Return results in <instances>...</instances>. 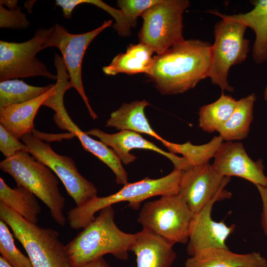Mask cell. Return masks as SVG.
Wrapping results in <instances>:
<instances>
[{"instance_id":"4fadbf2b","label":"cell","mask_w":267,"mask_h":267,"mask_svg":"<svg viewBox=\"0 0 267 267\" xmlns=\"http://www.w3.org/2000/svg\"><path fill=\"white\" fill-rule=\"evenodd\" d=\"M230 180L208 163L183 171L178 193L196 214L214 198H230L232 194L225 187Z\"/></svg>"},{"instance_id":"8fae6325","label":"cell","mask_w":267,"mask_h":267,"mask_svg":"<svg viewBox=\"0 0 267 267\" xmlns=\"http://www.w3.org/2000/svg\"><path fill=\"white\" fill-rule=\"evenodd\" d=\"M112 20L104 21L97 28L87 33L74 34L70 33L62 25L56 24L44 45L58 48L62 53L64 65L70 77L72 88H75L83 99L89 115L97 118L85 94L82 78V66L85 52L91 41L102 31L110 26Z\"/></svg>"},{"instance_id":"8992f818","label":"cell","mask_w":267,"mask_h":267,"mask_svg":"<svg viewBox=\"0 0 267 267\" xmlns=\"http://www.w3.org/2000/svg\"><path fill=\"white\" fill-rule=\"evenodd\" d=\"M194 214L184 198L178 193L161 196L158 199L145 202L137 221L142 229L174 245L188 243Z\"/></svg>"},{"instance_id":"83f0119b","label":"cell","mask_w":267,"mask_h":267,"mask_svg":"<svg viewBox=\"0 0 267 267\" xmlns=\"http://www.w3.org/2000/svg\"><path fill=\"white\" fill-rule=\"evenodd\" d=\"M83 3L95 5L110 14L116 21V23L113 25V27L119 35L127 37L131 35V28L128 25L121 10L113 8L101 0H57L55 1L56 6L61 7L63 16L67 19L71 18L72 13L75 7Z\"/></svg>"},{"instance_id":"ffe728a7","label":"cell","mask_w":267,"mask_h":267,"mask_svg":"<svg viewBox=\"0 0 267 267\" xmlns=\"http://www.w3.org/2000/svg\"><path fill=\"white\" fill-rule=\"evenodd\" d=\"M56 84L42 95L26 102L7 106L0 110V125L16 138L32 134L34 119L44 102L56 91Z\"/></svg>"},{"instance_id":"1f68e13d","label":"cell","mask_w":267,"mask_h":267,"mask_svg":"<svg viewBox=\"0 0 267 267\" xmlns=\"http://www.w3.org/2000/svg\"><path fill=\"white\" fill-rule=\"evenodd\" d=\"M0 150L7 158L19 152L28 151V148L0 125Z\"/></svg>"},{"instance_id":"7c38bea8","label":"cell","mask_w":267,"mask_h":267,"mask_svg":"<svg viewBox=\"0 0 267 267\" xmlns=\"http://www.w3.org/2000/svg\"><path fill=\"white\" fill-rule=\"evenodd\" d=\"M57 82L55 92L43 104L55 111L53 120L61 130L67 131L76 136L84 149L94 155L105 164L113 173L120 172L123 165L121 161L110 147L101 141L90 137L82 131L72 120L64 104V95L68 89L72 88L70 77L67 70L60 68L57 70Z\"/></svg>"},{"instance_id":"ac0fdd59","label":"cell","mask_w":267,"mask_h":267,"mask_svg":"<svg viewBox=\"0 0 267 267\" xmlns=\"http://www.w3.org/2000/svg\"><path fill=\"white\" fill-rule=\"evenodd\" d=\"M173 246L142 229L135 233L131 251L136 256V267H171L177 258Z\"/></svg>"},{"instance_id":"52a82bcc","label":"cell","mask_w":267,"mask_h":267,"mask_svg":"<svg viewBox=\"0 0 267 267\" xmlns=\"http://www.w3.org/2000/svg\"><path fill=\"white\" fill-rule=\"evenodd\" d=\"M189 5L187 0H161L148 8L141 16L139 43L158 55L184 41L183 13Z\"/></svg>"},{"instance_id":"cb8c5ba5","label":"cell","mask_w":267,"mask_h":267,"mask_svg":"<svg viewBox=\"0 0 267 267\" xmlns=\"http://www.w3.org/2000/svg\"><path fill=\"white\" fill-rule=\"evenodd\" d=\"M257 99L254 93L237 101L235 109L218 131L226 141L240 140L247 137L253 120V108Z\"/></svg>"},{"instance_id":"f1b7e54d","label":"cell","mask_w":267,"mask_h":267,"mask_svg":"<svg viewBox=\"0 0 267 267\" xmlns=\"http://www.w3.org/2000/svg\"><path fill=\"white\" fill-rule=\"evenodd\" d=\"M0 253L12 267H33L29 257L16 246L8 225L0 220Z\"/></svg>"},{"instance_id":"603a6c76","label":"cell","mask_w":267,"mask_h":267,"mask_svg":"<svg viewBox=\"0 0 267 267\" xmlns=\"http://www.w3.org/2000/svg\"><path fill=\"white\" fill-rule=\"evenodd\" d=\"M36 197L23 186L10 187L0 178V201L27 221L37 224L41 207Z\"/></svg>"},{"instance_id":"4dcf8cb0","label":"cell","mask_w":267,"mask_h":267,"mask_svg":"<svg viewBox=\"0 0 267 267\" xmlns=\"http://www.w3.org/2000/svg\"><path fill=\"white\" fill-rule=\"evenodd\" d=\"M31 25L26 15L21 12V7L8 10L0 4V27L22 30L28 28Z\"/></svg>"},{"instance_id":"7402d4cb","label":"cell","mask_w":267,"mask_h":267,"mask_svg":"<svg viewBox=\"0 0 267 267\" xmlns=\"http://www.w3.org/2000/svg\"><path fill=\"white\" fill-rule=\"evenodd\" d=\"M154 51L148 46L138 43L130 44L126 52L117 55L102 70L108 75H115L119 73L134 75L150 73L153 62Z\"/></svg>"},{"instance_id":"e0dca14e","label":"cell","mask_w":267,"mask_h":267,"mask_svg":"<svg viewBox=\"0 0 267 267\" xmlns=\"http://www.w3.org/2000/svg\"><path fill=\"white\" fill-rule=\"evenodd\" d=\"M253 8L245 13L226 15L216 10L208 12L222 19L239 23L252 29L255 34L252 57L258 64L267 61V0H251Z\"/></svg>"},{"instance_id":"5b68a950","label":"cell","mask_w":267,"mask_h":267,"mask_svg":"<svg viewBox=\"0 0 267 267\" xmlns=\"http://www.w3.org/2000/svg\"><path fill=\"white\" fill-rule=\"evenodd\" d=\"M0 219L22 244L33 267H72L57 231L27 221L1 201Z\"/></svg>"},{"instance_id":"30bf717a","label":"cell","mask_w":267,"mask_h":267,"mask_svg":"<svg viewBox=\"0 0 267 267\" xmlns=\"http://www.w3.org/2000/svg\"><path fill=\"white\" fill-rule=\"evenodd\" d=\"M20 139L27 146L28 152L49 168L61 180L76 206L97 196L96 187L80 174L71 157L57 154L49 144L33 133L24 135Z\"/></svg>"},{"instance_id":"5bb4252c","label":"cell","mask_w":267,"mask_h":267,"mask_svg":"<svg viewBox=\"0 0 267 267\" xmlns=\"http://www.w3.org/2000/svg\"><path fill=\"white\" fill-rule=\"evenodd\" d=\"M222 200L219 197L214 198L194 214L190 225L186 248L190 257L203 249L228 248L225 241L234 231L235 224L229 226L223 221L218 222L213 220L211 217L214 204Z\"/></svg>"},{"instance_id":"d6986e66","label":"cell","mask_w":267,"mask_h":267,"mask_svg":"<svg viewBox=\"0 0 267 267\" xmlns=\"http://www.w3.org/2000/svg\"><path fill=\"white\" fill-rule=\"evenodd\" d=\"M184 267H267V260L259 252L238 254L228 248H214L189 257Z\"/></svg>"},{"instance_id":"2e32d148","label":"cell","mask_w":267,"mask_h":267,"mask_svg":"<svg viewBox=\"0 0 267 267\" xmlns=\"http://www.w3.org/2000/svg\"><path fill=\"white\" fill-rule=\"evenodd\" d=\"M88 135L97 137L100 141L110 147L124 164L128 165L134 162L136 157L130 153L134 149L152 150L170 159L174 169L184 171L187 170L185 159L170 152H166L153 143L144 138L139 134L131 131H120L110 134L98 129H92L87 132Z\"/></svg>"},{"instance_id":"484cf974","label":"cell","mask_w":267,"mask_h":267,"mask_svg":"<svg viewBox=\"0 0 267 267\" xmlns=\"http://www.w3.org/2000/svg\"><path fill=\"white\" fill-rule=\"evenodd\" d=\"M223 140V138L219 135L214 136L209 142L202 145L192 144L189 141L182 144L167 141L164 145L170 153L181 154L188 170L210 163V160L214 157Z\"/></svg>"},{"instance_id":"e575fe53","label":"cell","mask_w":267,"mask_h":267,"mask_svg":"<svg viewBox=\"0 0 267 267\" xmlns=\"http://www.w3.org/2000/svg\"><path fill=\"white\" fill-rule=\"evenodd\" d=\"M18 0H0V4L6 6L9 10H12L17 8Z\"/></svg>"},{"instance_id":"836d02e7","label":"cell","mask_w":267,"mask_h":267,"mask_svg":"<svg viewBox=\"0 0 267 267\" xmlns=\"http://www.w3.org/2000/svg\"><path fill=\"white\" fill-rule=\"evenodd\" d=\"M78 267H111L103 257L96 258L92 261Z\"/></svg>"},{"instance_id":"277c9868","label":"cell","mask_w":267,"mask_h":267,"mask_svg":"<svg viewBox=\"0 0 267 267\" xmlns=\"http://www.w3.org/2000/svg\"><path fill=\"white\" fill-rule=\"evenodd\" d=\"M0 168L13 178L17 186L25 187L40 199L57 223L65 225L66 198L60 191L58 177L49 168L23 151L1 161Z\"/></svg>"},{"instance_id":"ba28073f","label":"cell","mask_w":267,"mask_h":267,"mask_svg":"<svg viewBox=\"0 0 267 267\" xmlns=\"http://www.w3.org/2000/svg\"><path fill=\"white\" fill-rule=\"evenodd\" d=\"M247 28L243 24L222 19L214 26L208 77L222 92L233 91L227 79L229 70L245 61L250 51V41L244 38Z\"/></svg>"},{"instance_id":"44dd1931","label":"cell","mask_w":267,"mask_h":267,"mask_svg":"<svg viewBox=\"0 0 267 267\" xmlns=\"http://www.w3.org/2000/svg\"><path fill=\"white\" fill-rule=\"evenodd\" d=\"M148 105L149 102L145 100L124 103L111 114L106 127H113L120 131L145 134L159 140L164 145L167 140L153 130L145 116L144 110Z\"/></svg>"},{"instance_id":"6da1fadb","label":"cell","mask_w":267,"mask_h":267,"mask_svg":"<svg viewBox=\"0 0 267 267\" xmlns=\"http://www.w3.org/2000/svg\"><path fill=\"white\" fill-rule=\"evenodd\" d=\"M212 44L199 40H184L153 56L147 76L163 94L182 93L208 77Z\"/></svg>"},{"instance_id":"9c48e42d","label":"cell","mask_w":267,"mask_h":267,"mask_svg":"<svg viewBox=\"0 0 267 267\" xmlns=\"http://www.w3.org/2000/svg\"><path fill=\"white\" fill-rule=\"evenodd\" d=\"M51 31L52 27L37 29L31 39L22 43L0 41V81L37 76L56 80L36 56Z\"/></svg>"},{"instance_id":"d590c367","label":"cell","mask_w":267,"mask_h":267,"mask_svg":"<svg viewBox=\"0 0 267 267\" xmlns=\"http://www.w3.org/2000/svg\"><path fill=\"white\" fill-rule=\"evenodd\" d=\"M0 267H12L1 256L0 257Z\"/></svg>"},{"instance_id":"f546056e","label":"cell","mask_w":267,"mask_h":267,"mask_svg":"<svg viewBox=\"0 0 267 267\" xmlns=\"http://www.w3.org/2000/svg\"><path fill=\"white\" fill-rule=\"evenodd\" d=\"M161 0H119L117 4L130 27H134L139 16Z\"/></svg>"},{"instance_id":"4316f807","label":"cell","mask_w":267,"mask_h":267,"mask_svg":"<svg viewBox=\"0 0 267 267\" xmlns=\"http://www.w3.org/2000/svg\"><path fill=\"white\" fill-rule=\"evenodd\" d=\"M53 86L36 87L18 79L0 82V110L13 104L29 101L44 94Z\"/></svg>"},{"instance_id":"d4e9b609","label":"cell","mask_w":267,"mask_h":267,"mask_svg":"<svg viewBox=\"0 0 267 267\" xmlns=\"http://www.w3.org/2000/svg\"><path fill=\"white\" fill-rule=\"evenodd\" d=\"M237 101L222 92L216 101L200 108L199 127L208 133L218 132L233 112Z\"/></svg>"},{"instance_id":"d6a6232c","label":"cell","mask_w":267,"mask_h":267,"mask_svg":"<svg viewBox=\"0 0 267 267\" xmlns=\"http://www.w3.org/2000/svg\"><path fill=\"white\" fill-rule=\"evenodd\" d=\"M256 187L260 194L263 203L261 219V225L267 239V183L265 185H257Z\"/></svg>"},{"instance_id":"7a4b0ae2","label":"cell","mask_w":267,"mask_h":267,"mask_svg":"<svg viewBox=\"0 0 267 267\" xmlns=\"http://www.w3.org/2000/svg\"><path fill=\"white\" fill-rule=\"evenodd\" d=\"M112 206L103 208L98 215L65 245L72 267H78L105 254L127 260L135 233L121 230L116 225Z\"/></svg>"},{"instance_id":"8d00e7d4","label":"cell","mask_w":267,"mask_h":267,"mask_svg":"<svg viewBox=\"0 0 267 267\" xmlns=\"http://www.w3.org/2000/svg\"><path fill=\"white\" fill-rule=\"evenodd\" d=\"M264 94V99H265V100L267 102V84L266 87L265 88Z\"/></svg>"},{"instance_id":"9a60e30c","label":"cell","mask_w":267,"mask_h":267,"mask_svg":"<svg viewBox=\"0 0 267 267\" xmlns=\"http://www.w3.org/2000/svg\"><path fill=\"white\" fill-rule=\"evenodd\" d=\"M214 158L213 167L224 176L241 178L256 186L265 185L267 183L263 160H253L240 142H223Z\"/></svg>"},{"instance_id":"3957f363","label":"cell","mask_w":267,"mask_h":267,"mask_svg":"<svg viewBox=\"0 0 267 267\" xmlns=\"http://www.w3.org/2000/svg\"><path fill=\"white\" fill-rule=\"evenodd\" d=\"M182 173V171L174 169L161 178L146 177L135 182H128L118 192L109 196H96L68 212L69 225L74 230L83 229L95 219L97 212L119 202H128L129 207L136 210L142 201L152 197L178 194Z\"/></svg>"}]
</instances>
